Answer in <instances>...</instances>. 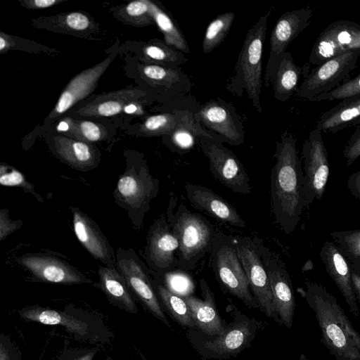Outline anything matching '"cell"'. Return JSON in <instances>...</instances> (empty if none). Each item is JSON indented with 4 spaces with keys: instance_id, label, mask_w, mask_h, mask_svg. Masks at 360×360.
Returning a JSON list of instances; mask_svg holds the SVG:
<instances>
[{
    "instance_id": "obj_8",
    "label": "cell",
    "mask_w": 360,
    "mask_h": 360,
    "mask_svg": "<svg viewBox=\"0 0 360 360\" xmlns=\"http://www.w3.org/2000/svg\"><path fill=\"white\" fill-rule=\"evenodd\" d=\"M236 253L247 277L250 290L259 309L280 324L275 311L272 294L256 240L246 236H234Z\"/></svg>"
},
{
    "instance_id": "obj_19",
    "label": "cell",
    "mask_w": 360,
    "mask_h": 360,
    "mask_svg": "<svg viewBox=\"0 0 360 360\" xmlns=\"http://www.w3.org/2000/svg\"><path fill=\"white\" fill-rule=\"evenodd\" d=\"M186 196L191 205L216 219L238 228H245L246 222L238 211L224 198L205 186L187 183Z\"/></svg>"
},
{
    "instance_id": "obj_7",
    "label": "cell",
    "mask_w": 360,
    "mask_h": 360,
    "mask_svg": "<svg viewBox=\"0 0 360 360\" xmlns=\"http://www.w3.org/2000/svg\"><path fill=\"white\" fill-rule=\"evenodd\" d=\"M226 311L232 321L226 323L224 331L218 335H207L209 338L201 342V349L209 357L229 359L236 356L251 346L257 333L266 325L245 315L233 304L227 306Z\"/></svg>"
},
{
    "instance_id": "obj_6",
    "label": "cell",
    "mask_w": 360,
    "mask_h": 360,
    "mask_svg": "<svg viewBox=\"0 0 360 360\" xmlns=\"http://www.w3.org/2000/svg\"><path fill=\"white\" fill-rule=\"evenodd\" d=\"M210 253L212 269L222 290L236 297L248 307L259 309L237 255L234 236L216 231Z\"/></svg>"
},
{
    "instance_id": "obj_23",
    "label": "cell",
    "mask_w": 360,
    "mask_h": 360,
    "mask_svg": "<svg viewBox=\"0 0 360 360\" xmlns=\"http://www.w3.org/2000/svg\"><path fill=\"white\" fill-rule=\"evenodd\" d=\"M22 263L38 276L53 283H93L81 271L68 263L50 257L33 256Z\"/></svg>"
},
{
    "instance_id": "obj_22",
    "label": "cell",
    "mask_w": 360,
    "mask_h": 360,
    "mask_svg": "<svg viewBox=\"0 0 360 360\" xmlns=\"http://www.w3.org/2000/svg\"><path fill=\"white\" fill-rule=\"evenodd\" d=\"M202 300L193 295L184 298L189 308L195 326L206 335H218L224 330L226 321L217 311L214 296L204 278L200 280Z\"/></svg>"
},
{
    "instance_id": "obj_15",
    "label": "cell",
    "mask_w": 360,
    "mask_h": 360,
    "mask_svg": "<svg viewBox=\"0 0 360 360\" xmlns=\"http://www.w3.org/2000/svg\"><path fill=\"white\" fill-rule=\"evenodd\" d=\"M360 49V25L353 21L338 20L330 23L316 38L309 63L319 65L347 51Z\"/></svg>"
},
{
    "instance_id": "obj_28",
    "label": "cell",
    "mask_w": 360,
    "mask_h": 360,
    "mask_svg": "<svg viewBox=\"0 0 360 360\" xmlns=\"http://www.w3.org/2000/svg\"><path fill=\"white\" fill-rule=\"evenodd\" d=\"M59 155L70 165L81 171H89L98 165V152L89 143L63 136L55 139Z\"/></svg>"
},
{
    "instance_id": "obj_14",
    "label": "cell",
    "mask_w": 360,
    "mask_h": 360,
    "mask_svg": "<svg viewBox=\"0 0 360 360\" xmlns=\"http://www.w3.org/2000/svg\"><path fill=\"white\" fill-rule=\"evenodd\" d=\"M117 270L129 289L156 318L170 326L144 264L134 250L119 247L115 252Z\"/></svg>"
},
{
    "instance_id": "obj_25",
    "label": "cell",
    "mask_w": 360,
    "mask_h": 360,
    "mask_svg": "<svg viewBox=\"0 0 360 360\" xmlns=\"http://www.w3.org/2000/svg\"><path fill=\"white\" fill-rule=\"evenodd\" d=\"M98 274L99 282L96 285L112 304L129 313L138 311L130 290L117 268L100 266Z\"/></svg>"
},
{
    "instance_id": "obj_11",
    "label": "cell",
    "mask_w": 360,
    "mask_h": 360,
    "mask_svg": "<svg viewBox=\"0 0 360 360\" xmlns=\"http://www.w3.org/2000/svg\"><path fill=\"white\" fill-rule=\"evenodd\" d=\"M304 161L303 190L305 207L314 200H320L325 191L329 176L328 153L321 131L314 127L302 143Z\"/></svg>"
},
{
    "instance_id": "obj_9",
    "label": "cell",
    "mask_w": 360,
    "mask_h": 360,
    "mask_svg": "<svg viewBox=\"0 0 360 360\" xmlns=\"http://www.w3.org/2000/svg\"><path fill=\"white\" fill-rule=\"evenodd\" d=\"M201 149L210 162L214 179L234 193L251 192L250 177L238 157L223 143L205 137L200 138Z\"/></svg>"
},
{
    "instance_id": "obj_17",
    "label": "cell",
    "mask_w": 360,
    "mask_h": 360,
    "mask_svg": "<svg viewBox=\"0 0 360 360\" xmlns=\"http://www.w3.org/2000/svg\"><path fill=\"white\" fill-rule=\"evenodd\" d=\"M179 241L172 233L167 217L162 214L150 227L145 248V257L150 268L158 272L169 271L179 265L174 252Z\"/></svg>"
},
{
    "instance_id": "obj_41",
    "label": "cell",
    "mask_w": 360,
    "mask_h": 360,
    "mask_svg": "<svg viewBox=\"0 0 360 360\" xmlns=\"http://www.w3.org/2000/svg\"><path fill=\"white\" fill-rule=\"evenodd\" d=\"M347 165H351L360 155V125L356 126L355 131L347 141L343 150Z\"/></svg>"
},
{
    "instance_id": "obj_26",
    "label": "cell",
    "mask_w": 360,
    "mask_h": 360,
    "mask_svg": "<svg viewBox=\"0 0 360 360\" xmlns=\"http://www.w3.org/2000/svg\"><path fill=\"white\" fill-rule=\"evenodd\" d=\"M360 95L342 100L324 112L316 127L324 133L335 134L351 125L359 124Z\"/></svg>"
},
{
    "instance_id": "obj_35",
    "label": "cell",
    "mask_w": 360,
    "mask_h": 360,
    "mask_svg": "<svg viewBox=\"0 0 360 360\" xmlns=\"http://www.w3.org/2000/svg\"><path fill=\"white\" fill-rule=\"evenodd\" d=\"M358 95H360L359 73L354 77L347 79L329 91L321 93L308 101L314 102L335 100L342 101Z\"/></svg>"
},
{
    "instance_id": "obj_16",
    "label": "cell",
    "mask_w": 360,
    "mask_h": 360,
    "mask_svg": "<svg viewBox=\"0 0 360 360\" xmlns=\"http://www.w3.org/2000/svg\"><path fill=\"white\" fill-rule=\"evenodd\" d=\"M313 16L309 7L287 11L277 20L270 36L269 54L266 65L264 86L268 88L276 64L286 49L307 26Z\"/></svg>"
},
{
    "instance_id": "obj_10",
    "label": "cell",
    "mask_w": 360,
    "mask_h": 360,
    "mask_svg": "<svg viewBox=\"0 0 360 360\" xmlns=\"http://www.w3.org/2000/svg\"><path fill=\"white\" fill-rule=\"evenodd\" d=\"M256 241L268 276L274 306L280 325L290 328L293 322L295 299L290 275L280 257L258 239Z\"/></svg>"
},
{
    "instance_id": "obj_46",
    "label": "cell",
    "mask_w": 360,
    "mask_h": 360,
    "mask_svg": "<svg viewBox=\"0 0 360 360\" xmlns=\"http://www.w3.org/2000/svg\"><path fill=\"white\" fill-rule=\"evenodd\" d=\"M350 282L357 302H360V273L350 266Z\"/></svg>"
},
{
    "instance_id": "obj_5",
    "label": "cell",
    "mask_w": 360,
    "mask_h": 360,
    "mask_svg": "<svg viewBox=\"0 0 360 360\" xmlns=\"http://www.w3.org/2000/svg\"><path fill=\"white\" fill-rule=\"evenodd\" d=\"M159 184L143 161L139 165L128 163L118 179L113 192L115 202L127 212L136 230L142 226L150 203L158 192Z\"/></svg>"
},
{
    "instance_id": "obj_27",
    "label": "cell",
    "mask_w": 360,
    "mask_h": 360,
    "mask_svg": "<svg viewBox=\"0 0 360 360\" xmlns=\"http://www.w3.org/2000/svg\"><path fill=\"white\" fill-rule=\"evenodd\" d=\"M304 68L297 66L290 52L285 51L278 60L270 79L274 98L280 102L288 101L297 91Z\"/></svg>"
},
{
    "instance_id": "obj_45",
    "label": "cell",
    "mask_w": 360,
    "mask_h": 360,
    "mask_svg": "<svg viewBox=\"0 0 360 360\" xmlns=\"http://www.w3.org/2000/svg\"><path fill=\"white\" fill-rule=\"evenodd\" d=\"M39 321L46 325H56L62 322L61 316L53 310H46L41 312L39 316Z\"/></svg>"
},
{
    "instance_id": "obj_24",
    "label": "cell",
    "mask_w": 360,
    "mask_h": 360,
    "mask_svg": "<svg viewBox=\"0 0 360 360\" xmlns=\"http://www.w3.org/2000/svg\"><path fill=\"white\" fill-rule=\"evenodd\" d=\"M146 95L139 89H126L102 94L77 110L84 117H110L120 113L125 105Z\"/></svg>"
},
{
    "instance_id": "obj_49",
    "label": "cell",
    "mask_w": 360,
    "mask_h": 360,
    "mask_svg": "<svg viewBox=\"0 0 360 360\" xmlns=\"http://www.w3.org/2000/svg\"><path fill=\"white\" fill-rule=\"evenodd\" d=\"M7 45L6 41L1 37H0V51L4 50Z\"/></svg>"
},
{
    "instance_id": "obj_20",
    "label": "cell",
    "mask_w": 360,
    "mask_h": 360,
    "mask_svg": "<svg viewBox=\"0 0 360 360\" xmlns=\"http://www.w3.org/2000/svg\"><path fill=\"white\" fill-rule=\"evenodd\" d=\"M115 52L110 53L99 63L87 68L76 75L61 94L53 114L64 113L75 103L92 93L98 82L115 57Z\"/></svg>"
},
{
    "instance_id": "obj_3",
    "label": "cell",
    "mask_w": 360,
    "mask_h": 360,
    "mask_svg": "<svg viewBox=\"0 0 360 360\" xmlns=\"http://www.w3.org/2000/svg\"><path fill=\"white\" fill-rule=\"evenodd\" d=\"M271 11L260 17L248 31L238 53L233 74L227 82L226 89L242 96L245 91L253 107L262 112L260 103L262 92V65L267 20Z\"/></svg>"
},
{
    "instance_id": "obj_40",
    "label": "cell",
    "mask_w": 360,
    "mask_h": 360,
    "mask_svg": "<svg viewBox=\"0 0 360 360\" xmlns=\"http://www.w3.org/2000/svg\"><path fill=\"white\" fill-rule=\"evenodd\" d=\"M63 23L66 27L73 31L86 32L93 31L94 23L87 15L81 12H72L63 16Z\"/></svg>"
},
{
    "instance_id": "obj_21",
    "label": "cell",
    "mask_w": 360,
    "mask_h": 360,
    "mask_svg": "<svg viewBox=\"0 0 360 360\" xmlns=\"http://www.w3.org/2000/svg\"><path fill=\"white\" fill-rule=\"evenodd\" d=\"M319 257L330 277L335 282L353 315H359V307L350 282V267L333 242L326 240Z\"/></svg>"
},
{
    "instance_id": "obj_30",
    "label": "cell",
    "mask_w": 360,
    "mask_h": 360,
    "mask_svg": "<svg viewBox=\"0 0 360 360\" xmlns=\"http://www.w3.org/2000/svg\"><path fill=\"white\" fill-rule=\"evenodd\" d=\"M58 129L68 132L76 140L85 143L100 141L108 136L106 129L101 124L86 120H72L61 122Z\"/></svg>"
},
{
    "instance_id": "obj_12",
    "label": "cell",
    "mask_w": 360,
    "mask_h": 360,
    "mask_svg": "<svg viewBox=\"0 0 360 360\" xmlns=\"http://www.w3.org/2000/svg\"><path fill=\"white\" fill-rule=\"evenodd\" d=\"M359 56L360 49L349 51L316 65L305 75L297 96L309 100L338 86L356 68Z\"/></svg>"
},
{
    "instance_id": "obj_2",
    "label": "cell",
    "mask_w": 360,
    "mask_h": 360,
    "mask_svg": "<svg viewBox=\"0 0 360 360\" xmlns=\"http://www.w3.org/2000/svg\"><path fill=\"white\" fill-rule=\"evenodd\" d=\"M304 284L298 291L315 314L323 344L336 360H360V336L335 297L319 283Z\"/></svg>"
},
{
    "instance_id": "obj_50",
    "label": "cell",
    "mask_w": 360,
    "mask_h": 360,
    "mask_svg": "<svg viewBox=\"0 0 360 360\" xmlns=\"http://www.w3.org/2000/svg\"><path fill=\"white\" fill-rule=\"evenodd\" d=\"M299 360H312V359L307 358L304 354H302L300 356Z\"/></svg>"
},
{
    "instance_id": "obj_48",
    "label": "cell",
    "mask_w": 360,
    "mask_h": 360,
    "mask_svg": "<svg viewBox=\"0 0 360 360\" xmlns=\"http://www.w3.org/2000/svg\"><path fill=\"white\" fill-rule=\"evenodd\" d=\"M137 107H138L137 105H136L134 101V102L129 103L127 105H125L123 110L126 113L132 114V113L137 112V110H138Z\"/></svg>"
},
{
    "instance_id": "obj_44",
    "label": "cell",
    "mask_w": 360,
    "mask_h": 360,
    "mask_svg": "<svg viewBox=\"0 0 360 360\" xmlns=\"http://www.w3.org/2000/svg\"><path fill=\"white\" fill-rule=\"evenodd\" d=\"M347 185L352 195L360 200V171L352 173L348 178Z\"/></svg>"
},
{
    "instance_id": "obj_42",
    "label": "cell",
    "mask_w": 360,
    "mask_h": 360,
    "mask_svg": "<svg viewBox=\"0 0 360 360\" xmlns=\"http://www.w3.org/2000/svg\"><path fill=\"white\" fill-rule=\"evenodd\" d=\"M25 184L21 173L15 169L0 165V184L4 186H22Z\"/></svg>"
},
{
    "instance_id": "obj_34",
    "label": "cell",
    "mask_w": 360,
    "mask_h": 360,
    "mask_svg": "<svg viewBox=\"0 0 360 360\" xmlns=\"http://www.w3.org/2000/svg\"><path fill=\"white\" fill-rule=\"evenodd\" d=\"M178 125L174 115L165 113L155 115L147 118L139 127L143 136H153L172 134Z\"/></svg>"
},
{
    "instance_id": "obj_37",
    "label": "cell",
    "mask_w": 360,
    "mask_h": 360,
    "mask_svg": "<svg viewBox=\"0 0 360 360\" xmlns=\"http://www.w3.org/2000/svg\"><path fill=\"white\" fill-rule=\"evenodd\" d=\"M139 72L144 80L155 85H172L179 79L176 71L156 65H141Z\"/></svg>"
},
{
    "instance_id": "obj_4",
    "label": "cell",
    "mask_w": 360,
    "mask_h": 360,
    "mask_svg": "<svg viewBox=\"0 0 360 360\" xmlns=\"http://www.w3.org/2000/svg\"><path fill=\"white\" fill-rule=\"evenodd\" d=\"M167 221L179 241V265L194 269L210 252L216 230L202 215L191 212L181 203L175 213L167 212Z\"/></svg>"
},
{
    "instance_id": "obj_38",
    "label": "cell",
    "mask_w": 360,
    "mask_h": 360,
    "mask_svg": "<svg viewBox=\"0 0 360 360\" xmlns=\"http://www.w3.org/2000/svg\"><path fill=\"white\" fill-rule=\"evenodd\" d=\"M122 11L124 18L131 22L148 25L153 20L148 0L132 1L123 8Z\"/></svg>"
},
{
    "instance_id": "obj_13",
    "label": "cell",
    "mask_w": 360,
    "mask_h": 360,
    "mask_svg": "<svg viewBox=\"0 0 360 360\" xmlns=\"http://www.w3.org/2000/svg\"><path fill=\"white\" fill-rule=\"evenodd\" d=\"M197 117L216 141L232 146L243 143L244 125L232 103L219 97L210 100L200 106Z\"/></svg>"
},
{
    "instance_id": "obj_32",
    "label": "cell",
    "mask_w": 360,
    "mask_h": 360,
    "mask_svg": "<svg viewBox=\"0 0 360 360\" xmlns=\"http://www.w3.org/2000/svg\"><path fill=\"white\" fill-rule=\"evenodd\" d=\"M148 4L150 14L163 34L165 41L181 51L188 52L184 36L170 18L151 1L148 0Z\"/></svg>"
},
{
    "instance_id": "obj_1",
    "label": "cell",
    "mask_w": 360,
    "mask_h": 360,
    "mask_svg": "<svg viewBox=\"0 0 360 360\" xmlns=\"http://www.w3.org/2000/svg\"><path fill=\"white\" fill-rule=\"evenodd\" d=\"M296 143L293 133L285 130L281 134L270 176L271 212L275 223L286 234L296 229L305 207L303 172Z\"/></svg>"
},
{
    "instance_id": "obj_29",
    "label": "cell",
    "mask_w": 360,
    "mask_h": 360,
    "mask_svg": "<svg viewBox=\"0 0 360 360\" xmlns=\"http://www.w3.org/2000/svg\"><path fill=\"white\" fill-rule=\"evenodd\" d=\"M330 235L349 266L360 273V229L332 232Z\"/></svg>"
},
{
    "instance_id": "obj_47",
    "label": "cell",
    "mask_w": 360,
    "mask_h": 360,
    "mask_svg": "<svg viewBox=\"0 0 360 360\" xmlns=\"http://www.w3.org/2000/svg\"><path fill=\"white\" fill-rule=\"evenodd\" d=\"M57 3L56 0H34L32 4L36 8H44L50 7Z\"/></svg>"
},
{
    "instance_id": "obj_43",
    "label": "cell",
    "mask_w": 360,
    "mask_h": 360,
    "mask_svg": "<svg viewBox=\"0 0 360 360\" xmlns=\"http://www.w3.org/2000/svg\"><path fill=\"white\" fill-rule=\"evenodd\" d=\"M16 227V223L9 219L7 213L0 210V239L12 233Z\"/></svg>"
},
{
    "instance_id": "obj_36",
    "label": "cell",
    "mask_w": 360,
    "mask_h": 360,
    "mask_svg": "<svg viewBox=\"0 0 360 360\" xmlns=\"http://www.w3.org/2000/svg\"><path fill=\"white\" fill-rule=\"evenodd\" d=\"M165 284L169 292L182 298L192 295L195 290L193 278L181 270L165 272Z\"/></svg>"
},
{
    "instance_id": "obj_18",
    "label": "cell",
    "mask_w": 360,
    "mask_h": 360,
    "mask_svg": "<svg viewBox=\"0 0 360 360\" xmlns=\"http://www.w3.org/2000/svg\"><path fill=\"white\" fill-rule=\"evenodd\" d=\"M75 233L90 255L103 266L117 268L115 252L98 224L77 208L72 209Z\"/></svg>"
},
{
    "instance_id": "obj_31",
    "label": "cell",
    "mask_w": 360,
    "mask_h": 360,
    "mask_svg": "<svg viewBox=\"0 0 360 360\" xmlns=\"http://www.w3.org/2000/svg\"><path fill=\"white\" fill-rule=\"evenodd\" d=\"M236 18L234 12L228 11L218 15L208 25L202 40V51L207 53L213 51L225 39Z\"/></svg>"
},
{
    "instance_id": "obj_33",
    "label": "cell",
    "mask_w": 360,
    "mask_h": 360,
    "mask_svg": "<svg viewBox=\"0 0 360 360\" xmlns=\"http://www.w3.org/2000/svg\"><path fill=\"white\" fill-rule=\"evenodd\" d=\"M156 291L169 312L181 325L191 328L195 327L184 298L172 293L161 284L156 285Z\"/></svg>"
},
{
    "instance_id": "obj_39",
    "label": "cell",
    "mask_w": 360,
    "mask_h": 360,
    "mask_svg": "<svg viewBox=\"0 0 360 360\" xmlns=\"http://www.w3.org/2000/svg\"><path fill=\"white\" fill-rule=\"evenodd\" d=\"M143 53L144 58L149 60L172 62L177 59L176 53L163 44H148L143 48Z\"/></svg>"
},
{
    "instance_id": "obj_51",
    "label": "cell",
    "mask_w": 360,
    "mask_h": 360,
    "mask_svg": "<svg viewBox=\"0 0 360 360\" xmlns=\"http://www.w3.org/2000/svg\"><path fill=\"white\" fill-rule=\"evenodd\" d=\"M105 360H112L110 358L108 357Z\"/></svg>"
}]
</instances>
